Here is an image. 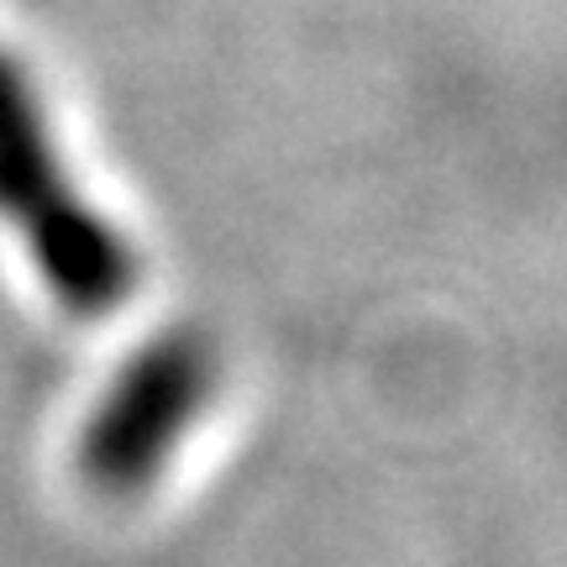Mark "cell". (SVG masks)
Returning a JSON list of instances; mask_svg holds the SVG:
<instances>
[{
  "instance_id": "obj_1",
  "label": "cell",
  "mask_w": 567,
  "mask_h": 567,
  "mask_svg": "<svg viewBox=\"0 0 567 567\" xmlns=\"http://www.w3.org/2000/svg\"><path fill=\"white\" fill-rule=\"evenodd\" d=\"M0 221L32 252L53 300L84 321L111 316L132 295L137 279L132 247L74 189L32 74L6 48H0Z\"/></svg>"
},
{
  "instance_id": "obj_2",
  "label": "cell",
  "mask_w": 567,
  "mask_h": 567,
  "mask_svg": "<svg viewBox=\"0 0 567 567\" xmlns=\"http://www.w3.org/2000/svg\"><path fill=\"white\" fill-rule=\"evenodd\" d=\"M216 384V347L200 331H168L147 342L101 394L84 425L80 467L105 499H137L174 457L189 421Z\"/></svg>"
}]
</instances>
